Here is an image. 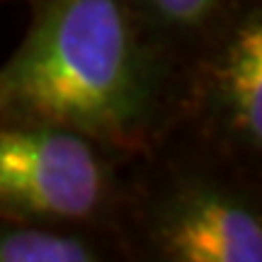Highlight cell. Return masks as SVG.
<instances>
[{
  "instance_id": "cell-1",
  "label": "cell",
  "mask_w": 262,
  "mask_h": 262,
  "mask_svg": "<svg viewBox=\"0 0 262 262\" xmlns=\"http://www.w3.org/2000/svg\"><path fill=\"white\" fill-rule=\"evenodd\" d=\"M170 58L126 0H37L0 68V114L49 119L117 156H141L172 119Z\"/></svg>"
},
{
  "instance_id": "cell-2",
  "label": "cell",
  "mask_w": 262,
  "mask_h": 262,
  "mask_svg": "<svg viewBox=\"0 0 262 262\" xmlns=\"http://www.w3.org/2000/svg\"><path fill=\"white\" fill-rule=\"evenodd\" d=\"M114 156L63 124L0 114V219L117 228Z\"/></svg>"
},
{
  "instance_id": "cell-3",
  "label": "cell",
  "mask_w": 262,
  "mask_h": 262,
  "mask_svg": "<svg viewBox=\"0 0 262 262\" xmlns=\"http://www.w3.org/2000/svg\"><path fill=\"white\" fill-rule=\"evenodd\" d=\"M122 204L136 248L163 262H260L262 211L226 175L168 165Z\"/></svg>"
},
{
  "instance_id": "cell-4",
  "label": "cell",
  "mask_w": 262,
  "mask_h": 262,
  "mask_svg": "<svg viewBox=\"0 0 262 262\" xmlns=\"http://www.w3.org/2000/svg\"><path fill=\"white\" fill-rule=\"evenodd\" d=\"M189 104L204 136L231 160L262 153V8L245 3L199 44Z\"/></svg>"
},
{
  "instance_id": "cell-5",
  "label": "cell",
  "mask_w": 262,
  "mask_h": 262,
  "mask_svg": "<svg viewBox=\"0 0 262 262\" xmlns=\"http://www.w3.org/2000/svg\"><path fill=\"white\" fill-rule=\"evenodd\" d=\"M114 226L0 219V262H104L117 257Z\"/></svg>"
},
{
  "instance_id": "cell-6",
  "label": "cell",
  "mask_w": 262,
  "mask_h": 262,
  "mask_svg": "<svg viewBox=\"0 0 262 262\" xmlns=\"http://www.w3.org/2000/svg\"><path fill=\"white\" fill-rule=\"evenodd\" d=\"M150 37L170 54L185 44H202L241 0H126Z\"/></svg>"
},
{
  "instance_id": "cell-7",
  "label": "cell",
  "mask_w": 262,
  "mask_h": 262,
  "mask_svg": "<svg viewBox=\"0 0 262 262\" xmlns=\"http://www.w3.org/2000/svg\"><path fill=\"white\" fill-rule=\"evenodd\" d=\"M0 3H3V0H0Z\"/></svg>"
}]
</instances>
